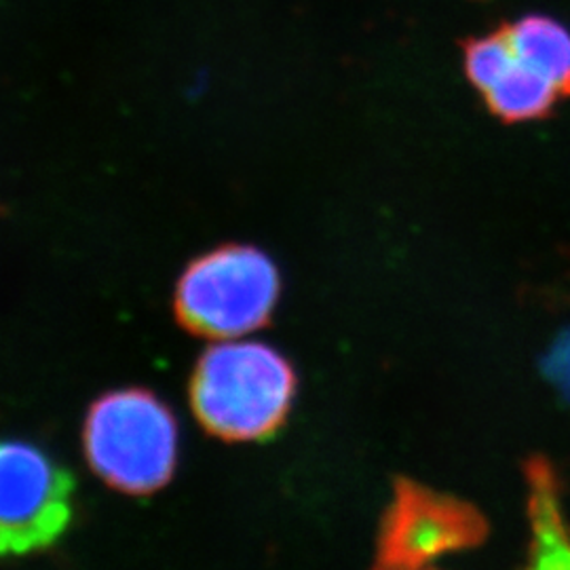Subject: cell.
Masks as SVG:
<instances>
[{"label": "cell", "instance_id": "obj_1", "mask_svg": "<svg viewBox=\"0 0 570 570\" xmlns=\"http://www.w3.org/2000/svg\"><path fill=\"white\" fill-rule=\"evenodd\" d=\"M296 379L284 355L263 343L212 346L193 376V407L212 433L261 440L284 423Z\"/></svg>", "mask_w": 570, "mask_h": 570}, {"label": "cell", "instance_id": "obj_9", "mask_svg": "<svg viewBox=\"0 0 570 570\" xmlns=\"http://www.w3.org/2000/svg\"><path fill=\"white\" fill-rule=\"evenodd\" d=\"M513 61V47L505 30H501L469 41L463 56V68L468 81L484 96L510 70Z\"/></svg>", "mask_w": 570, "mask_h": 570}, {"label": "cell", "instance_id": "obj_3", "mask_svg": "<svg viewBox=\"0 0 570 570\" xmlns=\"http://www.w3.org/2000/svg\"><path fill=\"white\" fill-rule=\"evenodd\" d=\"M279 296L273 261L256 247L230 245L186 268L176 308L184 326L212 338H239L265 324Z\"/></svg>", "mask_w": 570, "mask_h": 570}, {"label": "cell", "instance_id": "obj_5", "mask_svg": "<svg viewBox=\"0 0 570 570\" xmlns=\"http://www.w3.org/2000/svg\"><path fill=\"white\" fill-rule=\"evenodd\" d=\"M487 534V520L473 505L400 480L381 530L379 567L423 569L480 546Z\"/></svg>", "mask_w": 570, "mask_h": 570}, {"label": "cell", "instance_id": "obj_2", "mask_svg": "<svg viewBox=\"0 0 570 570\" xmlns=\"http://www.w3.org/2000/svg\"><path fill=\"white\" fill-rule=\"evenodd\" d=\"M82 442L94 471L129 494L161 489L176 469V419L159 397L142 389L100 397L87 414Z\"/></svg>", "mask_w": 570, "mask_h": 570}, {"label": "cell", "instance_id": "obj_6", "mask_svg": "<svg viewBox=\"0 0 570 570\" xmlns=\"http://www.w3.org/2000/svg\"><path fill=\"white\" fill-rule=\"evenodd\" d=\"M524 473L529 482V567L570 569V527L556 469L546 456H532Z\"/></svg>", "mask_w": 570, "mask_h": 570}, {"label": "cell", "instance_id": "obj_8", "mask_svg": "<svg viewBox=\"0 0 570 570\" xmlns=\"http://www.w3.org/2000/svg\"><path fill=\"white\" fill-rule=\"evenodd\" d=\"M490 110L503 121L524 122L548 117L562 96L556 82L515 58L510 70L484 94Z\"/></svg>", "mask_w": 570, "mask_h": 570}, {"label": "cell", "instance_id": "obj_4", "mask_svg": "<svg viewBox=\"0 0 570 570\" xmlns=\"http://www.w3.org/2000/svg\"><path fill=\"white\" fill-rule=\"evenodd\" d=\"M72 480L41 449L0 442V556L49 548L68 527Z\"/></svg>", "mask_w": 570, "mask_h": 570}, {"label": "cell", "instance_id": "obj_10", "mask_svg": "<svg viewBox=\"0 0 570 570\" xmlns=\"http://www.w3.org/2000/svg\"><path fill=\"white\" fill-rule=\"evenodd\" d=\"M543 370L551 383L560 389L562 395L570 402V330L553 343L543 362Z\"/></svg>", "mask_w": 570, "mask_h": 570}, {"label": "cell", "instance_id": "obj_7", "mask_svg": "<svg viewBox=\"0 0 570 570\" xmlns=\"http://www.w3.org/2000/svg\"><path fill=\"white\" fill-rule=\"evenodd\" d=\"M515 58L570 96V28L548 13H527L505 28Z\"/></svg>", "mask_w": 570, "mask_h": 570}]
</instances>
